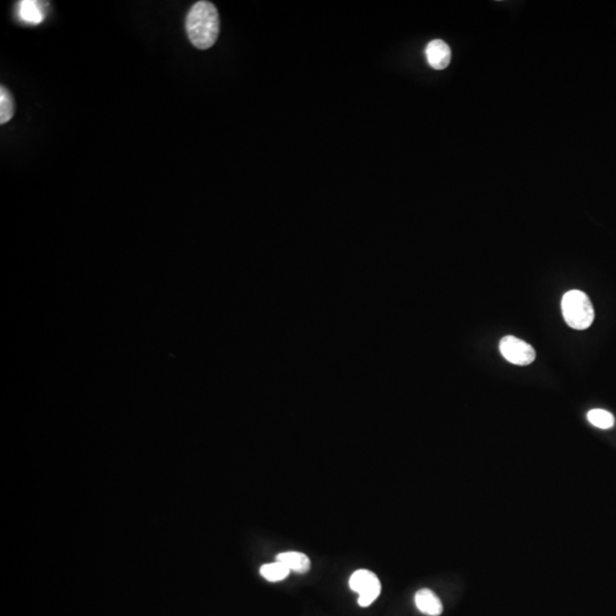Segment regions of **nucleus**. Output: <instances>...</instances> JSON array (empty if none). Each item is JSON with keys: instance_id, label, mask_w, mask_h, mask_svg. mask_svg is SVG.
Masks as SVG:
<instances>
[{"instance_id": "obj_1", "label": "nucleus", "mask_w": 616, "mask_h": 616, "mask_svg": "<svg viewBox=\"0 0 616 616\" xmlns=\"http://www.w3.org/2000/svg\"><path fill=\"white\" fill-rule=\"evenodd\" d=\"M187 36L194 47L206 51L215 45L220 36V14L210 1H197L186 15Z\"/></svg>"}, {"instance_id": "obj_2", "label": "nucleus", "mask_w": 616, "mask_h": 616, "mask_svg": "<svg viewBox=\"0 0 616 616\" xmlns=\"http://www.w3.org/2000/svg\"><path fill=\"white\" fill-rule=\"evenodd\" d=\"M561 310L565 322L572 329L586 330L594 322V307L583 291L571 290L566 292L561 299Z\"/></svg>"}, {"instance_id": "obj_3", "label": "nucleus", "mask_w": 616, "mask_h": 616, "mask_svg": "<svg viewBox=\"0 0 616 616\" xmlns=\"http://www.w3.org/2000/svg\"><path fill=\"white\" fill-rule=\"evenodd\" d=\"M349 588L358 595V605L369 607L380 596L381 583L377 575L369 570H358L349 578Z\"/></svg>"}, {"instance_id": "obj_4", "label": "nucleus", "mask_w": 616, "mask_h": 616, "mask_svg": "<svg viewBox=\"0 0 616 616\" xmlns=\"http://www.w3.org/2000/svg\"><path fill=\"white\" fill-rule=\"evenodd\" d=\"M500 352L507 361L515 365H529L536 360V351L522 339L506 336L500 342Z\"/></svg>"}, {"instance_id": "obj_5", "label": "nucleus", "mask_w": 616, "mask_h": 616, "mask_svg": "<svg viewBox=\"0 0 616 616\" xmlns=\"http://www.w3.org/2000/svg\"><path fill=\"white\" fill-rule=\"evenodd\" d=\"M426 58L428 64L435 70H444L451 62V49L446 42L435 39L427 45Z\"/></svg>"}, {"instance_id": "obj_6", "label": "nucleus", "mask_w": 616, "mask_h": 616, "mask_svg": "<svg viewBox=\"0 0 616 616\" xmlns=\"http://www.w3.org/2000/svg\"><path fill=\"white\" fill-rule=\"evenodd\" d=\"M418 610L425 615L439 616L443 613V604L439 596L430 589H421L414 596Z\"/></svg>"}, {"instance_id": "obj_7", "label": "nucleus", "mask_w": 616, "mask_h": 616, "mask_svg": "<svg viewBox=\"0 0 616 616\" xmlns=\"http://www.w3.org/2000/svg\"><path fill=\"white\" fill-rule=\"evenodd\" d=\"M276 561L283 563L290 571L296 572L299 574H305L310 570V557L303 552H281L276 556Z\"/></svg>"}, {"instance_id": "obj_8", "label": "nucleus", "mask_w": 616, "mask_h": 616, "mask_svg": "<svg viewBox=\"0 0 616 616\" xmlns=\"http://www.w3.org/2000/svg\"><path fill=\"white\" fill-rule=\"evenodd\" d=\"M19 17L29 24H39L44 19L42 3L35 0H24L19 3Z\"/></svg>"}, {"instance_id": "obj_9", "label": "nucleus", "mask_w": 616, "mask_h": 616, "mask_svg": "<svg viewBox=\"0 0 616 616\" xmlns=\"http://www.w3.org/2000/svg\"><path fill=\"white\" fill-rule=\"evenodd\" d=\"M290 570L281 561H275L272 564H265L261 567V574L268 582H280L287 579L290 574Z\"/></svg>"}, {"instance_id": "obj_10", "label": "nucleus", "mask_w": 616, "mask_h": 616, "mask_svg": "<svg viewBox=\"0 0 616 616\" xmlns=\"http://www.w3.org/2000/svg\"><path fill=\"white\" fill-rule=\"evenodd\" d=\"M15 102L14 97L5 86L0 88V123L5 125L14 116Z\"/></svg>"}, {"instance_id": "obj_11", "label": "nucleus", "mask_w": 616, "mask_h": 616, "mask_svg": "<svg viewBox=\"0 0 616 616\" xmlns=\"http://www.w3.org/2000/svg\"><path fill=\"white\" fill-rule=\"evenodd\" d=\"M587 416L591 425L601 428V430L612 428L615 423L613 414L608 411L601 410V409H594V410L589 411Z\"/></svg>"}]
</instances>
